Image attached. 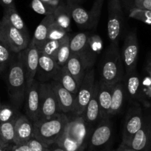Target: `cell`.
<instances>
[{"instance_id":"7a4b0ae2","label":"cell","mask_w":151,"mask_h":151,"mask_svg":"<svg viewBox=\"0 0 151 151\" xmlns=\"http://www.w3.org/2000/svg\"><path fill=\"white\" fill-rule=\"evenodd\" d=\"M69 120V117L64 113L39 119L33 123L34 138L47 146L53 145L64 133Z\"/></svg>"},{"instance_id":"7bdbcfd3","label":"cell","mask_w":151,"mask_h":151,"mask_svg":"<svg viewBox=\"0 0 151 151\" xmlns=\"http://www.w3.org/2000/svg\"><path fill=\"white\" fill-rule=\"evenodd\" d=\"M113 151H136V150H133L125 146V145L121 144L120 146L116 150H113Z\"/></svg>"},{"instance_id":"44dd1931","label":"cell","mask_w":151,"mask_h":151,"mask_svg":"<svg viewBox=\"0 0 151 151\" xmlns=\"http://www.w3.org/2000/svg\"><path fill=\"white\" fill-rule=\"evenodd\" d=\"M99 91L98 99L101 111V119L110 118V109L111 104L112 92H113V85H108L104 82H98Z\"/></svg>"},{"instance_id":"9c48e42d","label":"cell","mask_w":151,"mask_h":151,"mask_svg":"<svg viewBox=\"0 0 151 151\" xmlns=\"http://www.w3.org/2000/svg\"><path fill=\"white\" fill-rule=\"evenodd\" d=\"M92 131L82 116L75 115L73 118H70L69 122L65 128L67 134L77 142L82 151H85L88 146Z\"/></svg>"},{"instance_id":"2e32d148","label":"cell","mask_w":151,"mask_h":151,"mask_svg":"<svg viewBox=\"0 0 151 151\" xmlns=\"http://www.w3.org/2000/svg\"><path fill=\"white\" fill-rule=\"evenodd\" d=\"M60 68L53 58L40 53L36 79L41 83L53 80Z\"/></svg>"},{"instance_id":"4316f807","label":"cell","mask_w":151,"mask_h":151,"mask_svg":"<svg viewBox=\"0 0 151 151\" xmlns=\"http://www.w3.org/2000/svg\"><path fill=\"white\" fill-rule=\"evenodd\" d=\"M89 47V36L87 33H79L70 38V48L71 54H82L88 53Z\"/></svg>"},{"instance_id":"83f0119b","label":"cell","mask_w":151,"mask_h":151,"mask_svg":"<svg viewBox=\"0 0 151 151\" xmlns=\"http://www.w3.org/2000/svg\"><path fill=\"white\" fill-rule=\"evenodd\" d=\"M17 53H14L0 35V73L8 69Z\"/></svg>"},{"instance_id":"f546056e","label":"cell","mask_w":151,"mask_h":151,"mask_svg":"<svg viewBox=\"0 0 151 151\" xmlns=\"http://www.w3.org/2000/svg\"><path fill=\"white\" fill-rule=\"evenodd\" d=\"M16 120L0 124V136L6 145H12L15 143Z\"/></svg>"},{"instance_id":"ffe728a7","label":"cell","mask_w":151,"mask_h":151,"mask_svg":"<svg viewBox=\"0 0 151 151\" xmlns=\"http://www.w3.org/2000/svg\"><path fill=\"white\" fill-rule=\"evenodd\" d=\"M123 82L125 87L127 98L133 101L134 104L135 103L140 104L142 81L136 70L124 74Z\"/></svg>"},{"instance_id":"277c9868","label":"cell","mask_w":151,"mask_h":151,"mask_svg":"<svg viewBox=\"0 0 151 151\" xmlns=\"http://www.w3.org/2000/svg\"><path fill=\"white\" fill-rule=\"evenodd\" d=\"M113 128L110 118L101 119L91 133L86 151H112Z\"/></svg>"},{"instance_id":"9a60e30c","label":"cell","mask_w":151,"mask_h":151,"mask_svg":"<svg viewBox=\"0 0 151 151\" xmlns=\"http://www.w3.org/2000/svg\"><path fill=\"white\" fill-rule=\"evenodd\" d=\"M21 53L25 67L27 88H28L36 79L40 53L37 47L30 42L28 46L24 50L21 51Z\"/></svg>"},{"instance_id":"f907efd6","label":"cell","mask_w":151,"mask_h":151,"mask_svg":"<svg viewBox=\"0 0 151 151\" xmlns=\"http://www.w3.org/2000/svg\"><path fill=\"white\" fill-rule=\"evenodd\" d=\"M1 104H2V103H1V101H0V105H1Z\"/></svg>"},{"instance_id":"603a6c76","label":"cell","mask_w":151,"mask_h":151,"mask_svg":"<svg viewBox=\"0 0 151 151\" xmlns=\"http://www.w3.org/2000/svg\"><path fill=\"white\" fill-rule=\"evenodd\" d=\"M55 22V18L53 14L47 15L44 17L40 24L37 26L33 34L31 42H33L39 49L43 43L47 40L49 30L52 24Z\"/></svg>"},{"instance_id":"7402d4cb","label":"cell","mask_w":151,"mask_h":151,"mask_svg":"<svg viewBox=\"0 0 151 151\" xmlns=\"http://www.w3.org/2000/svg\"><path fill=\"white\" fill-rule=\"evenodd\" d=\"M126 98H127V93H126L125 87H124L123 80L113 85L111 104H110V113H109L110 117H111L112 116L116 115L117 113L121 111Z\"/></svg>"},{"instance_id":"1f68e13d","label":"cell","mask_w":151,"mask_h":151,"mask_svg":"<svg viewBox=\"0 0 151 151\" xmlns=\"http://www.w3.org/2000/svg\"><path fill=\"white\" fill-rule=\"evenodd\" d=\"M21 113L19 109L13 104H2L0 105V124L16 120Z\"/></svg>"},{"instance_id":"d590c367","label":"cell","mask_w":151,"mask_h":151,"mask_svg":"<svg viewBox=\"0 0 151 151\" xmlns=\"http://www.w3.org/2000/svg\"><path fill=\"white\" fill-rule=\"evenodd\" d=\"M31 8L33 11L37 13L38 14L44 15L45 17L53 14L55 10H56L42 0H32Z\"/></svg>"},{"instance_id":"b9f144b4","label":"cell","mask_w":151,"mask_h":151,"mask_svg":"<svg viewBox=\"0 0 151 151\" xmlns=\"http://www.w3.org/2000/svg\"><path fill=\"white\" fill-rule=\"evenodd\" d=\"M0 5L3 7L4 10L16 8L14 0H0Z\"/></svg>"},{"instance_id":"52a82bcc","label":"cell","mask_w":151,"mask_h":151,"mask_svg":"<svg viewBox=\"0 0 151 151\" xmlns=\"http://www.w3.org/2000/svg\"><path fill=\"white\" fill-rule=\"evenodd\" d=\"M143 110L139 103H135L129 108L126 114L124 125L122 129V144L126 145L133 136L142 127L144 122Z\"/></svg>"},{"instance_id":"ee69618b","label":"cell","mask_w":151,"mask_h":151,"mask_svg":"<svg viewBox=\"0 0 151 151\" xmlns=\"http://www.w3.org/2000/svg\"><path fill=\"white\" fill-rule=\"evenodd\" d=\"M49 147H50V151H65L62 148H61L60 147L58 146L56 143L53 144V145H50Z\"/></svg>"},{"instance_id":"e575fe53","label":"cell","mask_w":151,"mask_h":151,"mask_svg":"<svg viewBox=\"0 0 151 151\" xmlns=\"http://www.w3.org/2000/svg\"><path fill=\"white\" fill-rule=\"evenodd\" d=\"M65 38V37H64ZM64 38L60 40H46L42 45L38 49L40 53H44L55 59L58 50L63 41Z\"/></svg>"},{"instance_id":"5bb4252c","label":"cell","mask_w":151,"mask_h":151,"mask_svg":"<svg viewBox=\"0 0 151 151\" xmlns=\"http://www.w3.org/2000/svg\"><path fill=\"white\" fill-rule=\"evenodd\" d=\"M92 62L88 53L82 54H71L65 68L80 85L87 71L91 68Z\"/></svg>"},{"instance_id":"c3c4849f","label":"cell","mask_w":151,"mask_h":151,"mask_svg":"<svg viewBox=\"0 0 151 151\" xmlns=\"http://www.w3.org/2000/svg\"><path fill=\"white\" fill-rule=\"evenodd\" d=\"M4 146H8V145H6L5 143H4L3 141H2V137H1V136H0V147H4Z\"/></svg>"},{"instance_id":"bcb514c9","label":"cell","mask_w":151,"mask_h":151,"mask_svg":"<svg viewBox=\"0 0 151 151\" xmlns=\"http://www.w3.org/2000/svg\"><path fill=\"white\" fill-rule=\"evenodd\" d=\"M68 5H74V4H77L79 5V3L83 1V0H66Z\"/></svg>"},{"instance_id":"74e56055","label":"cell","mask_w":151,"mask_h":151,"mask_svg":"<svg viewBox=\"0 0 151 151\" xmlns=\"http://www.w3.org/2000/svg\"><path fill=\"white\" fill-rule=\"evenodd\" d=\"M27 143L30 151H50L49 146H47L34 137L32 138Z\"/></svg>"},{"instance_id":"7c38bea8","label":"cell","mask_w":151,"mask_h":151,"mask_svg":"<svg viewBox=\"0 0 151 151\" xmlns=\"http://www.w3.org/2000/svg\"><path fill=\"white\" fill-rule=\"evenodd\" d=\"M40 85L41 82L35 79L32 85L27 88L24 97L25 115L33 123L40 119Z\"/></svg>"},{"instance_id":"ba28073f","label":"cell","mask_w":151,"mask_h":151,"mask_svg":"<svg viewBox=\"0 0 151 151\" xmlns=\"http://www.w3.org/2000/svg\"><path fill=\"white\" fill-rule=\"evenodd\" d=\"M62 113L57 98L50 82L40 85V119L49 118Z\"/></svg>"},{"instance_id":"8d00e7d4","label":"cell","mask_w":151,"mask_h":151,"mask_svg":"<svg viewBox=\"0 0 151 151\" xmlns=\"http://www.w3.org/2000/svg\"><path fill=\"white\" fill-rule=\"evenodd\" d=\"M68 34V32L64 27L54 22L49 30L47 40H60Z\"/></svg>"},{"instance_id":"d4e9b609","label":"cell","mask_w":151,"mask_h":151,"mask_svg":"<svg viewBox=\"0 0 151 151\" xmlns=\"http://www.w3.org/2000/svg\"><path fill=\"white\" fill-rule=\"evenodd\" d=\"M2 19L6 21L7 22L9 23L13 27L18 29L19 30L22 32L26 36L30 38L29 32L27 30V27H26L22 18L19 14L17 8H8V9L4 10L3 17H2Z\"/></svg>"},{"instance_id":"ab89813d","label":"cell","mask_w":151,"mask_h":151,"mask_svg":"<svg viewBox=\"0 0 151 151\" xmlns=\"http://www.w3.org/2000/svg\"><path fill=\"white\" fill-rule=\"evenodd\" d=\"M42 1L47 3V5H50V6L53 7L55 9L59 8V6H62V5H65V4H68L66 0H42Z\"/></svg>"},{"instance_id":"e0dca14e","label":"cell","mask_w":151,"mask_h":151,"mask_svg":"<svg viewBox=\"0 0 151 151\" xmlns=\"http://www.w3.org/2000/svg\"><path fill=\"white\" fill-rule=\"evenodd\" d=\"M34 137L33 122L26 115L20 114L15 122V143L14 145L26 143Z\"/></svg>"},{"instance_id":"5b68a950","label":"cell","mask_w":151,"mask_h":151,"mask_svg":"<svg viewBox=\"0 0 151 151\" xmlns=\"http://www.w3.org/2000/svg\"><path fill=\"white\" fill-rule=\"evenodd\" d=\"M107 14V36L110 44L118 45L124 28V11L120 0H108Z\"/></svg>"},{"instance_id":"4fadbf2b","label":"cell","mask_w":151,"mask_h":151,"mask_svg":"<svg viewBox=\"0 0 151 151\" xmlns=\"http://www.w3.org/2000/svg\"><path fill=\"white\" fill-rule=\"evenodd\" d=\"M125 146L136 151H149L151 146V113L145 114L142 127Z\"/></svg>"},{"instance_id":"681fc988","label":"cell","mask_w":151,"mask_h":151,"mask_svg":"<svg viewBox=\"0 0 151 151\" xmlns=\"http://www.w3.org/2000/svg\"><path fill=\"white\" fill-rule=\"evenodd\" d=\"M1 24H2V22L0 21V29H1Z\"/></svg>"},{"instance_id":"3957f363","label":"cell","mask_w":151,"mask_h":151,"mask_svg":"<svg viewBox=\"0 0 151 151\" xmlns=\"http://www.w3.org/2000/svg\"><path fill=\"white\" fill-rule=\"evenodd\" d=\"M124 67L118 45L110 44L101 65V82L115 85L123 80Z\"/></svg>"},{"instance_id":"6da1fadb","label":"cell","mask_w":151,"mask_h":151,"mask_svg":"<svg viewBox=\"0 0 151 151\" xmlns=\"http://www.w3.org/2000/svg\"><path fill=\"white\" fill-rule=\"evenodd\" d=\"M7 85L11 104L18 109L24 104L27 91L25 67L21 52L17 53L8 69Z\"/></svg>"},{"instance_id":"d6a6232c","label":"cell","mask_w":151,"mask_h":151,"mask_svg":"<svg viewBox=\"0 0 151 151\" xmlns=\"http://www.w3.org/2000/svg\"><path fill=\"white\" fill-rule=\"evenodd\" d=\"M104 2V0H95L91 9L88 11L90 15L89 29L96 28L101 17Z\"/></svg>"},{"instance_id":"d6986e66","label":"cell","mask_w":151,"mask_h":151,"mask_svg":"<svg viewBox=\"0 0 151 151\" xmlns=\"http://www.w3.org/2000/svg\"><path fill=\"white\" fill-rule=\"evenodd\" d=\"M98 91L99 83L96 82L93 93L82 114V116L89 127L96 125L101 120V111H100V106L98 99Z\"/></svg>"},{"instance_id":"ac0fdd59","label":"cell","mask_w":151,"mask_h":151,"mask_svg":"<svg viewBox=\"0 0 151 151\" xmlns=\"http://www.w3.org/2000/svg\"><path fill=\"white\" fill-rule=\"evenodd\" d=\"M57 98L62 113H73L76 107V96L65 89L58 82L50 81Z\"/></svg>"},{"instance_id":"30bf717a","label":"cell","mask_w":151,"mask_h":151,"mask_svg":"<svg viewBox=\"0 0 151 151\" xmlns=\"http://www.w3.org/2000/svg\"><path fill=\"white\" fill-rule=\"evenodd\" d=\"M139 50V42L136 32H130L127 33L120 52L125 73L136 70Z\"/></svg>"},{"instance_id":"8fae6325","label":"cell","mask_w":151,"mask_h":151,"mask_svg":"<svg viewBox=\"0 0 151 151\" xmlns=\"http://www.w3.org/2000/svg\"><path fill=\"white\" fill-rule=\"evenodd\" d=\"M1 22L0 35L3 37L13 51L18 53L24 50L30 44L31 40L5 20L2 19Z\"/></svg>"},{"instance_id":"4dcf8cb0","label":"cell","mask_w":151,"mask_h":151,"mask_svg":"<svg viewBox=\"0 0 151 151\" xmlns=\"http://www.w3.org/2000/svg\"><path fill=\"white\" fill-rule=\"evenodd\" d=\"M70 37L69 34L65 36L63 41L58 50L57 53H56L55 60L60 67H65L70 56H71L70 48Z\"/></svg>"},{"instance_id":"60d3db41","label":"cell","mask_w":151,"mask_h":151,"mask_svg":"<svg viewBox=\"0 0 151 151\" xmlns=\"http://www.w3.org/2000/svg\"><path fill=\"white\" fill-rule=\"evenodd\" d=\"M11 151H30L27 143L19 144V145H13Z\"/></svg>"},{"instance_id":"f1b7e54d","label":"cell","mask_w":151,"mask_h":151,"mask_svg":"<svg viewBox=\"0 0 151 151\" xmlns=\"http://www.w3.org/2000/svg\"><path fill=\"white\" fill-rule=\"evenodd\" d=\"M55 22L65 29L68 32L70 30L71 15L69 5L68 4L59 6L55 10L53 13Z\"/></svg>"},{"instance_id":"f35d334b","label":"cell","mask_w":151,"mask_h":151,"mask_svg":"<svg viewBox=\"0 0 151 151\" xmlns=\"http://www.w3.org/2000/svg\"><path fill=\"white\" fill-rule=\"evenodd\" d=\"M135 3L138 8L151 11V0H135Z\"/></svg>"},{"instance_id":"f6af8a7d","label":"cell","mask_w":151,"mask_h":151,"mask_svg":"<svg viewBox=\"0 0 151 151\" xmlns=\"http://www.w3.org/2000/svg\"><path fill=\"white\" fill-rule=\"evenodd\" d=\"M146 71L148 74L150 79L151 80V59H149L146 65Z\"/></svg>"},{"instance_id":"7dc6e473","label":"cell","mask_w":151,"mask_h":151,"mask_svg":"<svg viewBox=\"0 0 151 151\" xmlns=\"http://www.w3.org/2000/svg\"><path fill=\"white\" fill-rule=\"evenodd\" d=\"M12 145H8V146L1 147H0V151H11Z\"/></svg>"},{"instance_id":"8992f818","label":"cell","mask_w":151,"mask_h":151,"mask_svg":"<svg viewBox=\"0 0 151 151\" xmlns=\"http://www.w3.org/2000/svg\"><path fill=\"white\" fill-rule=\"evenodd\" d=\"M95 83V70L91 68L87 71L79 85L77 95L76 96V107L73 112L76 116H82L93 93Z\"/></svg>"},{"instance_id":"484cf974","label":"cell","mask_w":151,"mask_h":151,"mask_svg":"<svg viewBox=\"0 0 151 151\" xmlns=\"http://www.w3.org/2000/svg\"><path fill=\"white\" fill-rule=\"evenodd\" d=\"M70 11L71 18L79 27L89 29L90 15L88 11L77 4L68 5Z\"/></svg>"},{"instance_id":"cb8c5ba5","label":"cell","mask_w":151,"mask_h":151,"mask_svg":"<svg viewBox=\"0 0 151 151\" xmlns=\"http://www.w3.org/2000/svg\"><path fill=\"white\" fill-rule=\"evenodd\" d=\"M53 80L59 82L63 88L70 91L73 95L76 96L79 85L65 67H61L55 76Z\"/></svg>"},{"instance_id":"836d02e7","label":"cell","mask_w":151,"mask_h":151,"mask_svg":"<svg viewBox=\"0 0 151 151\" xmlns=\"http://www.w3.org/2000/svg\"><path fill=\"white\" fill-rule=\"evenodd\" d=\"M56 144L65 151H82L77 142H75L67 134L65 130L56 141Z\"/></svg>"}]
</instances>
